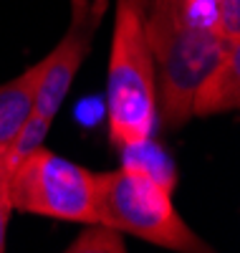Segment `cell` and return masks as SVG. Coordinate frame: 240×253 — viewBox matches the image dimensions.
<instances>
[{
	"label": "cell",
	"mask_w": 240,
	"mask_h": 253,
	"mask_svg": "<svg viewBox=\"0 0 240 253\" xmlns=\"http://www.w3.org/2000/svg\"><path fill=\"white\" fill-rule=\"evenodd\" d=\"M106 119L114 147L142 144L157 122L155 58L144 28V0H117L106 74Z\"/></svg>",
	"instance_id": "cell-2"
},
{
	"label": "cell",
	"mask_w": 240,
	"mask_h": 253,
	"mask_svg": "<svg viewBox=\"0 0 240 253\" xmlns=\"http://www.w3.org/2000/svg\"><path fill=\"white\" fill-rule=\"evenodd\" d=\"M10 213H13V203H10V170L5 165V152H0V253L5 251V233H8Z\"/></svg>",
	"instance_id": "cell-11"
},
{
	"label": "cell",
	"mask_w": 240,
	"mask_h": 253,
	"mask_svg": "<svg viewBox=\"0 0 240 253\" xmlns=\"http://www.w3.org/2000/svg\"><path fill=\"white\" fill-rule=\"evenodd\" d=\"M96 223L119 233L137 236L160 248L202 253L210 246L192 233L172 205V190L137 167L121 165L112 172H96Z\"/></svg>",
	"instance_id": "cell-3"
},
{
	"label": "cell",
	"mask_w": 240,
	"mask_h": 253,
	"mask_svg": "<svg viewBox=\"0 0 240 253\" xmlns=\"http://www.w3.org/2000/svg\"><path fill=\"white\" fill-rule=\"evenodd\" d=\"M86 225L89 228L81 230V236L66 248L69 253H79V251H114V253H121V251H126L119 230L109 228L104 223H86Z\"/></svg>",
	"instance_id": "cell-9"
},
{
	"label": "cell",
	"mask_w": 240,
	"mask_h": 253,
	"mask_svg": "<svg viewBox=\"0 0 240 253\" xmlns=\"http://www.w3.org/2000/svg\"><path fill=\"white\" fill-rule=\"evenodd\" d=\"M109 0H71V23L58 46L43 58V71L36 89L33 112L53 119L66 99L83 58L94 46V36L106 15Z\"/></svg>",
	"instance_id": "cell-5"
},
{
	"label": "cell",
	"mask_w": 240,
	"mask_h": 253,
	"mask_svg": "<svg viewBox=\"0 0 240 253\" xmlns=\"http://www.w3.org/2000/svg\"><path fill=\"white\" fill-rule=\"evenodd\" d=\"M96 172L61 157L46 147L33 150L10 175V203L13 210L69 220V223H96Z\"/></svg>",
	"instance_id": "cell-4"
},
{
	"label": "cell",
	"mask_w": 240,
	"mask_h": 253,
	"mask_svg": "<svg viewBox=\"0 0 240 253\" xmlns=\"http://www.w3.org/2000/svg\"><path fill=\"white\" fill-rule=\"evenodd\" d=\"M40 71L43 63L38 61L36 66L26 69L20 76L0 84V152L8 150L15 134L20 132V126L31 117Z\"/></svg>",
	"instance_id": "cell-7"
},
{
	"label": "cell",
	"mask_w": 240,
	"mask_h": 253,
	"mask_svg": "<svg viewBox=\"0 0 240 253\" xmlns=\"http://www.w3.org/2000/svg\"><path fill=\"white\" fill-rule=\"evenodd\" d=\"M240 107V41H228L220 61L192 99V117H212Z\"/></svg>",
	"instance_id": "cell-6"
},
{
	"label": "cell",
	"mask_w": 240,
	"mask_h": 253,
	"mask_svg": "<svg viewBox=\"0 0 240 253\" xmlns=\"http://www.w3.org/2000/svg\"><path fill=\"white\" fill-rule=\"evenodd\" d=\"M144 28L155 58L157 117L167 129L192 119V99L228 41L210 20V0H144Z\"/></svg>",
	"instance_id": "cell-1"
},
{
	"label": "cell",
	"mask_w": 240,
	"mask_h": 253,
	"mask_svg": "<svg viewBox=\"0 0 240 253\" xmlns=\"http://www.w3.org/2000/svg\"><path fill=\"white\" fill-rule=\"evenodd\" d=\"M210 20L223 41H240V0H210Z\"/></svg>",
	"instance_id": "cell-10"
},
{
	"label": "cell",
	"mask_w": 240,
	"mask_h": 253,
	"mask_svg": "<svg viewBox=\"0 0 240 253\" xmlns=\"http://www.w3.org/2000/svg\"><path fill=\"white\" fill-rule=\"evenodd\" d=\"M124 165L129 167H137V170L147 172L149 177H155L157 182H162L167 190L174 187V180H177V175H174V167L172 162L167 160V155L160 150L157 144H152V137L142 144H134V147H124Z\"/></svg>",
	"instance_id": "cell-8"
}]
</instances>
